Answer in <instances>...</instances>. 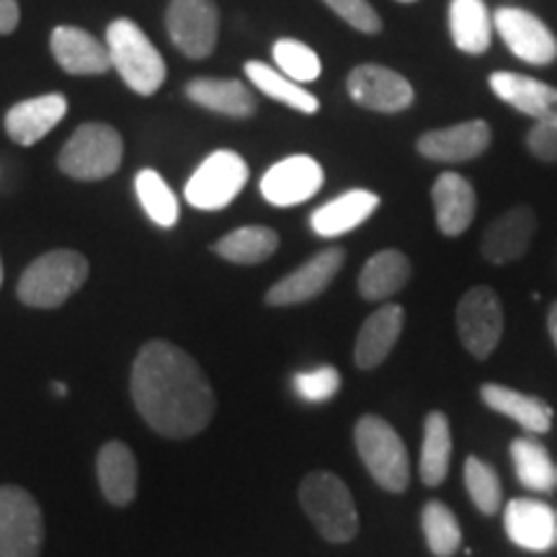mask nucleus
Returning <instances> with one entry per match:
<instances>
[{
	"label": "nucleus",
	"instance_id": "nucleus-20",
	"mask_svg": "<svg viewBox=\"0 0 557 557\" xmlns=\"http://www.w3.org/2000/svg\"><path fill=\"white\" fill-rule=\"evenodd\" d=\"M431 199H434L436 225L444 235L457 238L465 230L472 225L478 212V197L472 184L465 176L455 171H444L436 178L434 189H431Z\"/></svg>",
	"mask_w": 557,
	"mask_h": 557
},
{
	"label": "nucleus",
	"instance_id": "nucleus-42",
	"mask_svg": "<svg viewBox=\"0 0 557 557\" xmlns=\"http://www.w3.org/2000/svg\"><path fill=\"white\" fill-rule=\"evenodd\" d=\"M52 393L58 395V398H65V395H67V387L62 385V382H52Z\"/></svg>",
	"mask_w": 557,
	"mask_h": 557
},
{
	"label": "nucleus",
	"instance_id": "nucleus-26",
	"mask_svg": "<svg viewBox=\"0 0 557 557\" xmlns=\"http://www.w3.org/2000/svg\"><path fill=\"white\" fill-rule=\"evenodd\" d=\"M480 398L491 410L517 421L529 434H545L553 426V408L542 398H534V395L487 382V385L480 387Z\"/></svg>",
	"mask_w": 557,
	"mask_h": 557
},
{
	"label": "nucleus",
	"instance_id": "nucleus-35",
	"mask_svg": "<svg viewBox=\"0 0 557 557\" xmlns=\"http://www.w3.org/2000/svg\"><path fill=\"white\" fill-rule=\"evenodd\" d=\"M465 485H468L472 504L478 506L480 513H485V517L498 513L504 491H500V480L491 465L480 457L465 459Z\"/></svg>",
	"mask_w": 557,
	"mask_h": 557
},
{
	"label": "nucleus",
	"instance_id": "nucleus-27",
	"mask_svg": "<svg viewBox=\"0 0 557 557\" xmlns=\"http://www.w3.org/2000/svg\"><path fill=\"white\" fill-rule=\"evenodd\" d=\"M449 34L457 50L465 54H483L493 41V16L485 0H451Z\"/></svg>",
	"mask_w": 557,
	"mask_h": 557
},
{
	"label": "nucleus",
	"instance_id": "nucleus-40",
	"mask_svg": "<svg viewBox=\"0 0 557 557\" xmlns=\"http://www.w3.org/2000/svg\"><path fill=\"white\" fill-rule=\"evenodd\" d=\"M21 21L18 0H0V34H13Z\"/></svg>",
	"mask_w": 557,
	"mask_h": 557
},
{
	"label": "nucleus",
	"instance_id": "nucleus-39",
	"mask_svg": "<svg viewBox=\"0 0 557 557\" xmlns=\"http://www.w3.org/2000/svg\"><path fill=\"white\" fill-rule=\"evenodd\" d=\"M527 148L542 163H557V127L534 124L527 135Z\"/></svg>",
	"mask_w": 557,
	"mask_h": 557
},
{
	"label": "nucleus",
	"instance_id": "nucleus-6",
	"mask_svg": "<svg viewBox=\"0 0 557 557\" xmlns=\"http://www.w3.org/2000/svg\"><path fill=\"white\" fill-rule=\"evenodd\" d=\"M124 158L122 135L111 124L88 122L70 135L60 150V171L75 181H101L120 171Z\"/></svg>",
	"mask_w": 557,
	"mask_h": 557
},
{
	"label": "nucleus",
	"instance_id": "nucleus-28",
	"mask_svg": "<svg viewBox=\"0 0 557 557\" xmlns=\"http://www.w3.org/2000/svg\"><path fill=\"white\" fill-rule=\"evenodd\" d=\"M410 261L406 253L400 250L387 248L374 253L372 259L364 263L359 274V292L361 297L369 299V302H380V299H387L406 287L410 278Z\"/></svg>",
	"mask_w": 557,
	"mask_h": 557
},
{
	"label": "nucleus",
	"instance_id": "nucleus-2",
	"mask_svg": "<svg viewBox=\"0 0 557 557\" xmlns=\"http://www.w3.org/2000/svg\"><path fill=\"white\" fill-rule=\"evenodd\" d=\"M299 504L323 540L333 542V545H344V542L357 537V504H354L351 491L344 480L333 472L315 470L305 475L302 485H299Z\"/></svg>",
	"mask_w": 557,
	"mask_h": 557
},
{
	"label": "nucleus",
	"instance_id": "nucleus-29",
	"mask_svg": "<svg viewBox=\"0 0 557 557\" xmlns=\"http://www.w3.org/2000/svg\"><path fill=\"white\" fill-rule=\"evenodd\" d=\"M451 462V429L449 418L442 410H431L423 423V444L421 459H418V475L423 485L436 487L449 475Z\"/></svg>",
	"mask_w": 557,
	"mask_h": 557
},
{
	"label": "nucleus",
	"instance_id": "nucleus-33",
	"mask_svg": "<svg viewBox=\"0 0 557 557\" xmlns=\"http://www.w3.org/2000/svg\"><path fill=\"white\" fill-rule=\"evenodd\" d=\"M421 527L426 545L436 557H451L462 547V529L455 511L442 500H429L421 511Z\"/></svg>",
	"mask_w": 557,
	"mask_h": 557
},
{
	"label": "nucleus",
	"instance_id": "nucleus-31",
	"mask_svg": "<svg viewBox=\"0 0 557 557\" xmlns=\"http://www.w3.org/2000/svg\"><path fill=\"white\" fill-rule=\"evenodd\" d=\"M511 459L513 470H517L519 483L527 491L534 493H549L557 487V465L549 457L545 444H540L537 438L521 436L511 442Z\"/></svg>",
	"mask_w": 557,
	"mask_h": 557
},
{
	"label": "nucleus",
	"instance_id": "nucleus-4",
	"mask_svg": "<svg viewBox=\"0 0 557 557\" xmlns=\"http://www.w3.org/2000/svg\"><path fill=\"white\" fill-rule=\"evenodd\" d=\"M107 50L111 67L139 96H152L165 81V60L135 21L116 18L107 29Z\"/></svg>",
	"mask_w": 557,
	"mask_h": 557
},
{
	"label": "nucleus",
	"instance_id": "nucleus-34",
	"mask_svg": "<svg viewBox=\"0 0 557 557\" xmlns=\"http://www.w3.org/2000/svg\"><path fill=\"white\" fill-rule=\"evenodd\" d=\"M137 199L143 205L145 214L160 227H173L178 222V199L165 184V178L158 171L145 169L135 178Z\"/></svg>",
	"mask_w": 557,
	"mask_h": 557
},
{
	"label": "nucleus",
	"instance_id": "nucleus-24",
	"mask_svg": "<svg viewBox=\"0 0 557 557\" xmlns=\"http://www.w3.org/2000/svg\"><path fill=\"white\" fill-rule=\"evenodd\" d=\"M96 475L103 498L114 506H129L137 496V459L124 442H107L96 457Z\"/></svg>",
	"mask_w": 557,
	"mask_h": 557
},
{
	"label": "nucleus",
	"instance_id": "nucleus-1",
	"mask_svg": "<svg viewBox=\"0 0 557 557\" xmlns=\"http://www.w3.org/2000/svg\"><path fill=\"white\" fill-rule=\"evenodd\" d=\"M132 400L152 431L191 438L212 423L218 400L197 359L171 341H148L132 364Z\"/></svg>",
	"mask_w": 557,
	"mask_h": 557
},
{
	"label": "nucleus",
	"instance_id": "nucleus-44",
	"mask_svg": "<svg viewBox=\"0 0 557 557\" xmlns=\"http://www.w3.org/2000/svg\"><path fill=\"white\" fill-rule=\"evenodd\" d=\"M398 3H416V0H398Z\"/></svg>",
	"mask_w": 557,
	"mask_h": 557
},
{
	"label": "nucleus",
	"instance_id": "nucleus-23",
	"mask_svg": "<svg viewBox=\"0 0 557 557\" xmlns=\"http://www.w3.org/2000/svg\"><path fill=\"white\" fill-rule=\"evenodd\" d=\"M380 197L374 191L367 189H354L336 197L329 205L318 207L310 214V227L312 233L320 238H338V235L351 233L361 222H367L377 212Z\"/></svg>",
	"mask_w": 557,
	"mask_h": 557
},
{
	"label": "nucleus",
	"instance_id": "nucleus-41",
	"mask_svg": "<svg viewBox=\"0 0 557 557\" xmlns=\"http://www.w3.org/2000/svg\"><path fill=\"white\" fill-rule=\"evenodd\" d=\"M547 331H549V338H553V344L557 348V302L549 308V315H547Z\"/></svg>",
	"mask_w": 557,
	"mask_h": 557
},
{
	"label": "nucleus",
	"instance_id": "nucleus-22",
	"mask_svg": "<svg viewBox=\"0 0 557 557\" xmlns=\"http://www.w3.org/2000/svg\"><path fill=\"white\" fill-rule=\"evenodd\" d=\"M403 323H406V310L400 305H385L374 310L361 325L357 346H354V361L359 369H377L389 357L395 344H398Z\"/></svg>",
	"mask_w": 557,
	"mask_h": 557
},
{
	"label": "nucleus",
	"instance_id": "nucleus-7",
	"mask_svg": "<svg viewBox=\"0 0 557 557\" xmlns=\"http://www.w3.org/2000/svg\"><path fill=\"white\" fill-rule=\"evenodd\" d=\"M45 519L37 498L18 485H0V557H39Z\"/></svg>",
	"mask_w": 557,
	"mask_h": 557
},
{
	"label": "nucleus",
	"instance_id": "nucleus-32",
	"mask_svg": "<svg viewBox=\"0 0 557 557\" xmlns=\"http://www.w3.org/2000/svg\"><path fill=\"white\" fill-rule=\"evenodd\" d=\"M246 75L248 81L261 90V94H267L269 99L284 103V107L302 111V114H315L320 109V101L310 94L308 88L299 86V83L287 78L284 73H278V70L267 65V62L248 60Z\"/></svg>",
	"mask_w": 557,
	"mask_h": 557
},
{
	"label": "nucleus",
	"instance_id": "nucleus-37",
	"mask_svg": "<svg viewBox=\"0 0 557 557\" xmlns=\"http://www.w3.org/2000/svg\"><path fill=\"white\" fill-rule=\"evenodd\" d=\"M292 385H295V393L302 400L325 403L338 393L341 374L336 367H318V369H310V372L295 374Z\"/></svg>",
	"mask_w": 557,
	"mask_h": 557
},
{
	"label": "nucleus",
	"instance_id": "nucleus-30",
	"mask_svg": "<svg viewBox=\"0 0 557 557\" xmlns=\"http://www.w3.org/2000/svg\"><path fill=\"white\" fill-rule=\"evenodd\" d=\"M278 235L271 227L263 225H246L227 233L225 238L214 243L212 250L230 263H240V267H256L276 253Z\"/></svg>",
	"mask_w": 557,
	"mask_h": 557
},
{
	"label": "nucleus",
	"instance_id": "nucleus-12",
	"mask_svg": "<svg viewBox=\"0 0 557 557\" xmlns=\"http://www.w3.org/2000/svg\"><path fill=\"white\" fill-rule=\"evenodd\" d=\"M346 88L354 103H359L361 109L380 111V114H398L416 99V90L408 78L385 65H372V62L354 67Z\"/></svg>",
	"mask_w": 557,
	"mask_h": 557
},
{
	"label": "nucleus",
	"instance_id": "nucleus-15",
	"mask_svg": "<svg viewBox=\"0 0 557 557\" xmlns=\"http://www.w3.org/2000/svg\"><path fill=\"white\" fill-rule=\"evenodd\" d=\"M508 540L529 553L557 547V508L537 498H513L504 511Z\"/></svg>",
	"mask_w": 557,
	"mask_h": 557
},
{
	"label": "nucleus",
	"instance_id": "nucleus-21",
	"mask_svg": "<svg viewBox=\"0 0 557 557\" xmlns=\"http://www.w3.org/2000/svg\"><path fill=\"white\" fill-rule=\"evenodd\" d=\"M65 114L67 99L62 94L37 96V99H26L16 103V107L5 114V132H9L13 143L29 148V145L39 143L41 137L50 135Z\"/></svg>",
	"mask_w": 557,
	"mask_h": 557
},
{
	"label": "nucleus",
	"instance_id": "nucleus-18",
	"mask_svg": "<svg viewBox=\"0 0 557 557\" xmlns=\"http://www.w3.org/2000/svg\"><path fill=\"white\" fill-rule=\"evenodd\" d=\"M487 83H491L493 94L508 103V107L532 116V120H537V124H553V127H557V88L537 78H529V75L506 73V70L493 73Z\"/></svg>",
	"mask_w": 557,
	"mask_h": 557
},
{
	"label": "nucleus",
	"instance_id": "nucleus-11",
	"mask_svg": "<svg viewBox=\"0 0 557 557\" xmlns=\"http://www.w3.org/2000/svg\"><path fill=\"white\" fill-rule=\"evenodd\" d=\"M496 32L504 45L529 65H549L557 60V37L549 32L545 21L534 16L532 11L517 9V5H504L493 16Z\"/></svg>",
	"mask_w": 557,
	"mask_h": 557
},
{
	"label": "nucleus",
	"instance_id": "nucleus-25",
	"mask_svg": "<svg viewBox=\"0 0 557 557\" xmlns=\"http://www.w3.org/2000/svg\"><path fill=\"white\" fill-rule=\"evenodd\" d=\"M186 96L197 107H205L222 116H233V120H248L259 107L253 90L243 81L233 78H194L186 86Z\"/></svg>",
	"mask_w": 557,
	"mask_h": 557
},
{
	"label": "nucleus",
	"instance_id": "nucleus-43",
	"mask_svg": "<svg viewBox=\"0 0 557 557\" xmlns=\"http://www.w3.org/2000/svg\"><path fill=\"white\" fill-rule=\"evenodd\" d=\"M0 287H3V261H0Z\"/></svg>",
	"mask_w": 557,
	"mask_h": 557
},
{
	"label": "nucleus",
	"instance_id": "nucleus-16",
	"mask_svg": "<svg viewBox=\"0 0 557 557\" xmlns=\"http://www.w3.org/2000/svg\"><path fill=\"white\" fill-rule=\"evenodd\" d=\"M491 139V124L483 120H472L455 124V127L426 132V135L418 137L416 150L418 156L434 160V163H462V160L483 156Z\"/></svg>",
	"mask_w": 557,
	"mask_h": 557
},
{
	"label": "nucleus",
	"instance_id": "nucleus-5",
	"mask_svg": "<svg viewBox=\"0 0 557 557\" xmlns=\"http://www.w3.org/2000/svg\"><path fill=\"white\" fill-rule=\"evenodd\" d=\"M354 442L374 483L389 493H403L410 483V459L398 431L385 418L361 416L354 429Z\"/></svg>",
	"mask_w": 557,
	"mask_h": 557
},
{
	"label": "nucleus",
	"instance_id": "nucleus-3",
	"mask_svg": "<svg viewBox=\"0 0 557 557\" xmlns=\"http://www.w3.org/2000/svg\"><path fill=\"white\" fill-rule=\"evenodd\" d=\"M88 278V259L78 250L58 248L29 263L18 278V299L26 308L54 310L65 305Z\"/></svg>",
	"mask_w": 557,
	"mask_h": 557
},
{
	"label": "nucleus",
	"instance_id": "nucleus-8",
	"mask_svg": "<svg viewBox=\"0 0 557 557\" xmlns=\"http://www.w3.org/2000/svg\"><path fill=\"white\" fill-rule=\"evenodd\" d=\"M248 184V165L238 152L218 150L212 152L205 163L194 171V176L186 184V201L194 209H207L218 212L225 209Z\"/></svg>",
	"mask_w": 557,
	"mask_h": 557
},
{
	"label": "nucleus",
	"instance_id": "nucleus-19",
	"mask_svg": "<svg viewBox=\"0 0 557 557\" xmlns=\"http://www.w3.org/2000/svg\"><path fill=\"white\" fill-rule=\"evenodd\" d=\"M50 45L58 65L70 75H103L111 70L107 41L78 26H58Z\"/></svg>",
	"mask_w": 557,
	"mask_h": 557
},
{
	"label": "nucleus",
	"instance_id": "nucleus-17",
	"mask_svg": "<svg viewBox=\"0 0 557 557\" xmlns=\"http://www.w3.org/2000/svg\"><path fill=\"white\" fill-rule=\"evenodd\" d=\"M534 233H537V218H534L532 207L519 205L487 225L480 250L491 263L519 261L532 246Z\"/></svg>",
	"mask_w": 557,
	"mask_h": 557
},
{
	"label": "nucleus",
	"instance_id": "nucleus-13",
	"mask_svg": "<svg viewBox=\"0 0 557 557\" xmlns=\"http://www.w3.org/2000/svg\"><path fill=\"white\" fill-rule=\"evenodd\" d=\"M344 248L320 250L308 263L278 278L274 287L267 292V305H271V308H289V305H302L320 297L331 287L338 271L344 269Z\"/></svg>",
	"mask_w": 557,
	"mask_h": 557
},
{
	"label": "nucleus",
	"instance_id": "nucleus-36",
	"mask_svg": "<svg viewBox=\"0 0 557 557\" xmlns=\"http://www.w3.org/2000/svg\"><path fill=\"white\" fill-rule=\"evenodd\" d=\"M274 60L278 73H284L287 78L299 83V86L318 81L320 73H323L318 52L297 39H278L274 45Z\"/></svg>",
	"mask_w": 557,
	"mask_h": 557
},
{
	"label": "nucleus",
	"instance_id": "nucleus-9",
	"mask_svg": "<svg viewBox=\"0 0 557 557\" xmlns=\"http://www.w3.org/2000/svg\"><path fill=\"white\" fill-rule=\"evenodd\" d=\"M457 331L462 346L475 359H487L504 336V308L496 292L485 284L465 292L457 305Z\"/></svg>",
	"mask_w": 557,
	"mask_h": 557
},
{
	"label": "nucleus",
	"instance_id": "nucleus-38",
	"mask_svg": "<svg viewBox=\"0 0 557 557\" xmlns=\"http://www.w3.org/2000/svg\"><path fill=\"white\" fill-rule=\"evenodd\" d=\"M331 11H336L348 26L361 34H380L382 32V18L377 11L372 9L369 0H323Z\"/></svg>",
	"mask_w": 557,
	"mask_h": 557
},
{
	"label": "nucleus",
	"instance_id": "nucleus-14",
	"mask_svg": "<svg viewBox=\"0 0 557 557\" xmlns=\"http://www.w3.org/2000/svg\"><path fill=\"white\" fill-rule=\"evenodd\" d=\"M325 173L310 156H292L278 160L261 178V194L274 207H297L315 197Z\"/></svg>",
	"mask_w": 557,
	"mask_h": 557
},
{
	"label": "nucleus",
	"instance_id": "nucleus-10",
	"mask_svg": "<svg viewBox=\"0 0 557 557\" xmlns=\"http://www.w3.org/2000/svg\"><path fill=\"white\" fill-rule=\"evenodd\" d=\"M165 29L176 50L189 60H205L218 47L220 13L212 0H171Z\"/></svg>",
	"mask_w": 557,
	"mask_h": 557
}]
</instances>
